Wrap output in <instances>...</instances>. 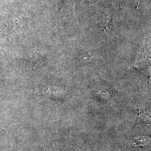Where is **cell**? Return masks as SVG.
Segmentation results:
<instances>
[{
  "label": "cell",
  "mask_w": 151,
  "mask_h": 151,
  "mask_svg": "<svg viewBox=\"0 0 151 151\" xmlns=\"http://www.w3.org/2000/svg\"><path fill=\"white\" fill-rule=\"evenodd\" d=\"M148 58L144 52H141L137 55L135 59V66L137 68H143L148 63Z\"/></svg>",
  "instance_id": "cell-1"
},
{
  "label": "cell",
  "mask_w": 151,
  "mask_h": 151,
  "mask_svg": "<svg viewBox=\"0 0 151 151\" xmlns=\"http://www.w3.org/2000/svg\"><path fill=\"white\" fill-rule=\"evenodd\" d=\"M93 57V55L90 52H86L85 53H83L82 55H81V60L82 61L87 62L91 60Z\"/></svg>",
  "instance_id": "cell-2"
}]
</instances>
